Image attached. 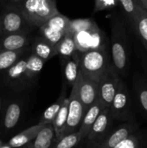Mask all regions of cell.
Here are the masks:
<instances>
[{
  "mask_svg": "<svg viewBox=\"0 0 147 148\" xmlns=\"http://www.w3.org/2000/svg\"><path fill=\"white\" fill-rule=\"evenodd\" d=\"M111 64L110 46L88 50L80 56L81 74L97 82Z\"/></svg>",
  "mask_w": 147,
  "mask_h": 148,
  "instance_id": "obj_1",
  "label": "cell"
},
{
  "mask_svg": "<svg viewBox=\"0 0 147 148\" xmlns=\"http://www.w3.org/2000/svg\"><path fill=\"white\" fill-rule=\"evenodd\" d=\"M111 60L112 64L120 76L127 74L129 65V51L126 33L123 23L115 18L112 22L111 38Z\"/></svg>",
  "mask_w": 147,
  "mask_h": 148,
  "instance_id": "obj_2",
  "label": "cell"
},
{
  "mask_svg": "<svg viewBox=\"0 0 147 148\" xmlns=\"http://www.w3.org/2000/svg\"><path fill=\"white\" fill-rule=\"evenodd\" d=\"M33 28H39L49 18L60 13L56 0H24L14 5Z\"/></svg>",
  "mask_w": 147,
  "mask_h": 148,
  "instance_id": "obj_3",
  "label": "cell"
},
{
  "mask_svg": "<svg viewBox=\"0 0 147 148\" xmlns=\"http://www.w3.org/2000/svg\"><path fill=\"white\" fill-rule=\"evenodd\" d=\"M74 41L76 50L80 53L109 46V40L107 36L99 26L92 29L75 33Z\"/></svg>",
  "mask_w": 147,
  "mask_h": 148,
  "instance_id": "obj_4",
  "label": "cell"
},
{
  "mask_svg": "<svg viewBox=\"0 0 147 148\" xmlns=\"http://www.w3.org/2000/svg\"><path fill=\"white\" fill-rule=\"evenodd\" d=\"M70 19L66 16L58 13L49 18L44 24L40 26L41 36L55 46L63 36L68 32Z\"/></svg>",
  "mask_w": 147,
  "mask_h": 148,
  "instance_id": "obj_5",
  "label": "cell"
},
{
  "mask_svg": "<svg viewBox=\"0 0 147 148\" xmlns=\"http://www.w3.org/2000/svg\"><path fill=\"white\" fill-rule=\"evenodd\" d=\"M1 22L3 27V34H10L16 32L27 33L30 28H33L26 21L22 12L14 5L6 6L2 11Z\"/></svg>",
  "mask_w": 147,
  "mask_h": 148,
  "instance_id": "obj_6",
  "label": "cell"
},
{
  "mask_svg": "<svg viewBox=\"0 0 147 148\" xmlns=\"http://www.w3.org/2000/svg\"><path fill=\"white\" fill-rule=\"evenodd\" d=\"M120 79V75L111 64L99 81V101L105 108L110 107Z\"/></svg>",
  "mask_w": 147,
  "mask_h": 148,
  "instance_id": "obj_7",
  "label": "cell"
},
{
  "mask_svg": "<svg viewBox=\"0 0 147 148\" xmlns=\"http://www.w3.org/2000/svg\"><path fill=\"white\" fill-rule=\"evenodd\" d=\"M85 109L81 102L77 90L76 86L74 84L72 86L70 96L68 98V118L67 122L65 125V127L61 134L62 138L64 135H67L68 134L75 132L77 128H80V126L81 124L83 116L85 114Z\"/></svg>",
  "mask_w": 147,
  "mask_h": 148,
  "instance_id": "obj_8",
  "label": "cell"
},
{
  "mask_svg": "<svg viewBox=\"0 0 147 148\" xmlns=\"http://www.w3.org/2000/svg\"><path fill=\"white\" fill-rule=\"evenodd\" d=\"M75 85L76 86L79 99L86 112L99 100V84L97 82L84 76L80 72Z\"/></svg>",
  "mask_w": 147,
  "mask_h": 148,
  "instance_id": "obj_9",
  "label": "cell"
},
{
  "mask_svg": "<svg viewBox=\"0 0 147 148\" xmlns=\"http://www.w3.org/2000/svg\"><path fill=\"white\" fill-rule=\"evenodd\" d=\"M129 102L130 97L127 87L122 79H120L113 100L109 107L112 117L115 119H124L129 110Z\"/></svg>",
  "mask_w": 147,
  "mask_h": 148,
  "instance_id": "obj_10",
  "label": "cell"
},
{
  "mask_svg": "<svg viewBox=\"0 0 147 148\" xmlns=\"http://www.w3.org/2000/svg\"><path fill=\"white\" fill-rule=\"evenodd\" d=\"M112 119L113 117L111 115L109 108H104L101 112L100 115L98 116L94 123L93 124L92 127L90 128L86 137L89 141V143H93V144H97L98 142H100V144L101 143V141L107 137L105 135L109 129V126L111 124Z\"/></svg>",
  "mask_w": 147,
  "mask_h": 148,
  "instance_id": "obj_11",
  "label": "cell"
},
{
  "mask_svg": "<svg viewBox=\"0 0 147 148\" xmlns=\"http://www.w3.org/2000/svg\"><path fill=\"white\" fill-rule=\"evenodd\" d=\"M80 56L81 53L76 50L71 56H59L65 82L71 87L76 82L80 73Z\"/></svg>",
  "mask_w": 147,
  "mask_h": 148,
  "instance_id": "obj_12",
  "label": "cell"
},
{
  "mask_svg": "<svg viewBox=\"0 0 147 148\" xmlns=\"http://www.w3.org/2000/svg\"><path fill=\"white\" fill-rule=\"evenodd\" d=\"M30 43V39L27 33L16 32L3 34L0 40V49L2 50H20L26 49Z\"/></svg>",
  "mask_w": 147,
  "mask_h": 148,
  "instance_id": "obj_13",
  "label": "cell"
},
{
  "mask_svg": "<svg viewBox=\"0 0 147 148\" xmlns=\"http://www.w3.org/2000/svg\"><path fill=\"white\" fill-rule=\"evenodd\" d=\"M28 55L26 54L23 55L10 69L4 71V80L7 83L15 85V84H20L24 81H27L26 70H27Z\"/></svg>",
  "mask_w": 147,
  "mask_h": 148,
  "instance_id": "obj_14",
  "label": "cell"
},
{
  "mask_svg": "<svg viewBox=\"0 0 147 148\" xmlns=\"http://www.w3.org/2000/svg\"><path fill=\"white\" fill-rule=\"evenodd\" d=\"M30 49L32 54L46 62L55 56H57L55 47L42 36L33 39Z\"/></svg>",
  "mask_w": 147,
  "mask_h": 148,
  "instance_id": "obj_15",
  "label": "cell"
},
{
  "mask_svg": "<svg viewBox=\"0 0 147 148\" xmlns=\"http://www.w3.org/2000/svg\"><path fill=\"white\" fill-rule=\"evenodd\" d=\"M55 140V134L52 124L45 125L38 134L24 148H50Z\"/></svg>",
  "mask_w": 147,
  "mask_h": 148,
  "instance_id": "obj_16",
  "label": "cell"
},
{
  "mask_svg": "<svg viewBox=\"0 0 147 148\" xmlns=\"http://www.w3.org/2000/svg\"><path fill=\"white\" fill-rule=\"evenodd\" d=\"M135 130L136 127L131 124L124 125L107 136L96 148H114L121 140L133 134Z\"/></svg>",
  "mask_w": 147,
  "mask_h": 148,
  "instance_id": "obj_17",
  "label": "cell"
},
{
  "mask_svg": "<svg viewBox=\"0 0 147 148\" xmlns=\"http://www.w3.org/2000/svg\"><path fill=\"white\" fill-rule=\"evenodd\" d=\"M105 108L101 105V103L99 101V100L93 104L85 113L81 124L80 126V128L78 130V132L80 133L82 140L84 138L87 137L90 128L92 127L93 124L94 123V121H96V119L98 118V116L100 115L101 112Z\"/></svg>",
  "mask_w": 147,
  "mask_h": 148,
  "instance_id": "obj_18",
  "label": "cell"
},
{
  "mask_svg": "<svg viewBox=\"0 0 147 148\" xmlns=\"http://www.w3.org/2000/svg\"><path fill=\"white\" fill-rule=\"evenodd\" d=\"M147 51V10L137 4L133 27Z\"/></svg>",
  "mask_w": 147,
  "mask_h": 148,
  "instance_id": "obj_19",
  "label": "cell"
},
{
  "mask_svg": "<svg viewBox=\"0 0 147 148\" xmlns=\"http://www.w3.org/2000/svg\"><path fill=\"white\" fill-rule=\"evenodd\" d=\"M43 127V125L37 124L27 128L22 133H19L18 134L12 137L9 141V146L11 148H20L25 147L38 134V133Z\"/></svg>",
  "mask_w": 147,
  "mask_h": 148,
  "instance_id": "obj_20",
  "label": "cell"
},
{
  "mask_svg": "<svg viewBox=\"0 0 147 148\" xmlns=\"http://www.w3.org/2000/svg\"><path fill=\"white\" fill-rule=\"evenodd\" d=\"M65 94H66V85H63V88L62 91V94L60 95V97L58 98L57 101H55V103H53L52 105H50L42 114L40 121H39V124L41 125H48V124H52L55 117L56 116L60 108L62 107L64 100H65Z\"/></svg>",
  "mask_w": 147,
  "mask_h": 148,
  "instance_id": "obj_21",
  "label": "cell"
},
{
  "mask_svg": "<svg viewBox=\"0 0 147 148\" xmlns=\"http://www.w3.org/2000/svg\"><path fill=\"white\" fill-rule=\"evenodd\" d=\"M68 98H65L62 107L60 108L56 116L55 117L52 126L55 134V140H59L61 134L65 127L67 118H68Z\"/></svg>",
  "mask_w": 147,
  "mask_h": 148,
  "instance_id": "obj_22",
  "label": "cell"
},
{
  "mask_svg": "<svg viewBox=\"0 0 147 148\" xmlns=\"http://www.w3.org/2000/svg\"><path fill=\"white\" fill-rule=\"evenodd\" d=\"M26 49L20 50H2L0 49V72H4L10 69L20 57L25 55Z\"/></svg>",
  "mask_w": 147,
  "mask_h": 148,
  "instance_id": "obj_23",
  "label": "cell"
},
{
  "mask_svg": "<svg viewBox=\"0 0 147 148\" xmlns=\"http://www.w3.org/2000/svg\"><path fill=\"white\" fill-rule=\"evenodd\" d=\"M46 61L30 53L27 57V70H26V80H34L42 71L44 67Z\"/></svg>",
  "mask_w": 147,
  "mask_h": 148,
  "instance_id": "obj_24",
  "label": "cell"
},
{
  "mask_svg": "<svg viewBox=\"0 0 147 148\" xmlns=\"http://www.w3.org/2000/svg\"><path fill=\"white\" fill-rule=\"evenodd\" d=\"M55 47L57 56L63 57L71 56L76 51V47L74 41V35L67 33Z\"/></svg>",
  "mask_w": 147,
  "mask_h": 148,
  "instance_id": "obj_25",
  "label": "cell"
},
{
  "mask_svg": "<svg viewBox=\"0 0 147 148\" xmlns=\"http://www.w3.org/2000/svg\"><path fill=\"white\" fill-rule=\"evenodd\" d=\"M21 116V107L17 102L10 103L5 112L3 126L6 129H12L16 126Z\"/></svg>",
  "mask_w": 147,
  "mask_h": 148,
  "instance_id": "obj_26",
  "label": "cell"
},
{
  "mask_svg": "<svg viewBox=\"0 0 147 148\" xmlns=\"http://www.w3.org/2000/svg\"><path fill=\"white\" fill-rule=\"evenodd\" d=\"M98 27V24L93 18H80V19H73L70 20L68 32L74 35L76 32L92 29Z\"/></svg>",
  "mask_w": 147,
  "mask_h": 148,
  "instance_id": "obj_27",
  "label": "cell"
},
{
  "mask_svg": "<svg viewBox=\"0 0 147 148\" xmlns=\"http://www.w3.org/2000/svg\"><path fill=\"white\" fill-rule=\"evenodd\" d=\"M82 140L80 133L77 131L62 136L57 140L54 148H74Z\"/></svg>",
  "mask_w": 147,
  "mask_h": 148,
  "instance_id": "obj_28",
  "label": "cell"
},
{
  "mask_svg": "<svg viewBox=\"0 0 147 148\" xmlns=\"http://www.w3.org/2000/svg\"><path fill=\"white\" fill-rule=\"evenodd\" d=\"M119 4H120V6L122 7L126 16L129 21V23L133 27L135 17L136 6L138 4L137 2L135 0H119Z\"/></svg>",
  "mask_w": 147,
  "mask_h": 148,
  "instance_id": "obj_29",
  "label": "cell"
},
{
  "mask_svg": "<svg viewBox=\"0 0 147 148\" xmlns=\"http://www.w3.org/2000/svg\"><path fill=\"white\" fill-rule=\"evenodd\" d=\"M119 5V0H94V12L110 10Z\"/></svg>",
  "mask_w": 147,
  "mask_h": 148,
  "instance_id": "obj_30",
  "label": "cell"
},
{
  "mask_svg": "<svg viewBox=\"0 0 147 148\" xmlns=\"http://www.w3.org/2000/svg\"><path fill=\"white\" fill-rule=\"evenodd\" d=\"M114 148H139V139L136 134H132L121 140Z\"/></svg>",
  "mask_w": 147,
  "mask_h": 148,
  "instance_id": "obj_31",
  "label": "cell"
},
{
  "mask_svg": "<svg viewBox=\"0 0 147 148\" xmlns=\"http://www.w3.org/2000/svg\"><path fill=\"white\" fill-rule=\"evenodd\" d=\"M139 100L142 108L147 114V88H141L139 91Z\"/></svg>",
  "mask_w": 147,
  "mask_h": 148,
  "instance_id": "obj_32",
  "label": "cell"
},
{
  "mask_svg": "<svg viewBox=\"0 0 147 148\" xmlns=\"http://www.w3.org/2000/svg\"><path fill=\"white\" fill-rule=\"evenodd\" d=\"M139 5H140L142 8L146 10V0H135Z\"/></svg>",
  "mask_w": 147,
  "mask_h": 148,
  "instance_id": "obj_33",
  "label": "cell"
},
{
  "mask_svg": "<svg viewBox=\"0 0 147 148\" xmlns=\"http://www.w3.org/2000/svg\"><path fill=\"white\" fill-rule=\"evenodd\" d=\"M6 1H8L10 3V5H16V4L22 3L24 0H6Z\"/></svg>",
  "mask_w": 147,
  "mask_h": 148,
  "instance_id": "obj_34",
  "label": "cell"
},
{
  "mask_svg": "<svg viewBox=\"0 0 147 148\" xmlns=\"http://www.w3.org/2000/svg\"><path fill=\"white\" fill-rule=\"evenodd\" d=\"M3 35V27H2V22H1V16H0V36Z\"/></svg>",
  "mask_w": 147,
  "mask_h": 148,
  "instance_id": "obj_35",
  "label": "cell"
},
{
  "mask_svg": "<svg viewBox=\"0 0 147 148\" xmlns=\"http://www.w3.org/2000/svg\"><path fill=\"white\" fill-rule=\"evenodd\" d=\"M1 148H11L10 146H2V147Z\"/></svg>",
  "mask_w": 147,
  "mask_h": 148,
  "instance_id": "obj_36",
  "label": "cell"
},
{
  "mask_svg": "<svg viewBox=\"0 0 147 148\" xmlns=\"http://www.w3.org/2000/svg\"><path fill=\"white\" fill-rule=\"evenodd\" d=\"M2 146H3V144H2V141L0 140V148L2 147Z\"/></svg>",
  "mask_w": 147,
  "mask_h": 148,
  "instance_id": "obj_37",
  "label": "cell"
},
{
  "mask_svg": "<svg viewBox=\"0 0 147 148\" xmlns=\"http://www.w3.org/2000/svg\"><path fill=\"white\" fill-rule=\"evenodd\" d=\"M146 10H147V0H146Z\"/></svg>",
  "mask_w": 147,
  "mask_h": 148,
  "instance_id": "obj_38",
  "label": "cell"
},
{
  "mask_svg": "<svg viewBox=\"0 0 147 148\" xmlns=\"http://www.w3.org/2000/svg\"><path fill=\"white\" fill-rule=\"evenodd\" d=\"M1 105H2V103H1V100H0V109H1Z\"/></svg>",
  "mask_w": 147,
  "mask_h": 148,
  "instance_id": "obj_39",
  "label": "cell"
}]
</instances>
